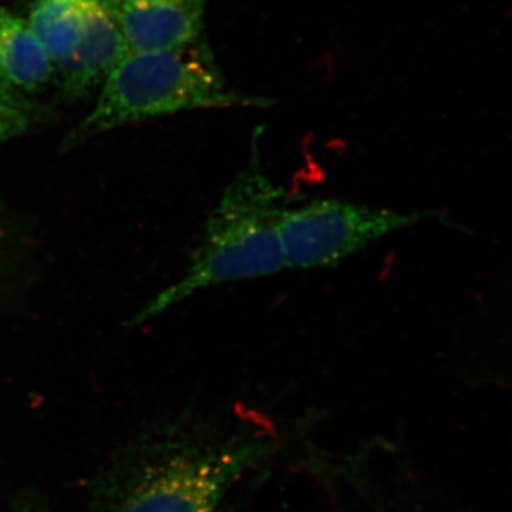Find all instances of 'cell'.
Returning <instances> with one entry per match:
<instances>
[{
	"label": "cell",
	"mask_w": 512,
	"mask_h": 512,
	"mask_svg": "<svg viewBox=\"0 0 512 512\" xmlns=\"http://www.w3.org/2000/svg\"><path fill=\"white\" fill-rule=\"evenodd\" d=\"M26 20L46 47L56 69L72 56L79 42L82 0H37Z\"/></svg>",
	"instance_id": "cell-8"
},
{
	"label": "cell",
	"mask_w": 512,
	"mask_h": 512,
	"mask_svg": "<svg viewBox=\"0 0 512 512\" xmlns=\"http://www.w3.org/2000/svg\"><path fill=\"white\" fill-rule=\"evenodd\" d=\"M433 215L431 211H399L342 198L286 205L279 220L286 271L332 268Z\"/></svg>",
	"instance_id": "cell-4"
},
{
	"label": "cell",
	"mask_w": 512,
	"mask_h": 512,
	"mask_svg": "<svg viewBox=\"0 0 512 512\" xmlns=\"http://www.w3.org/2000/svg\"><path fill=\"white\" fill-rule=\"evenodd\" d=\"M0 57L10 86L19 93L43 89L55 73L46 47L28 20L0 9Z\"/></svg>",
	"instance_id": "cell-7"
},
{
	"label": "cell",
	"mask_w": 512,
	"mask_h": 512,
	"mask_svg": "<svg viewBox=\"0 0 512 512\" xmlns=\"http://www.w3.org/2000/svg\"><path fill=\"white\" fill-rule=\"evenodd\" d=\"M123 33L128 52L190 46L204 28L205 0H101Z\"/></svg>",
	"instance_id": "cell-5"
},
{
	"label": "cell",
	"mask_w": 512,
	"mask_h": 512,
	"mask_svg": "<svg viewBox=\"0 0 512 512\" xmlns=\"http://www.w3.org/2000/svg\"><path fill=\"white\" fill-rule=\"evenodd\" d=\"M13 512H42V510L32 501H20Z\"/></svg>",
	"instance_id": "cell-11"
},
{
	"label": "cell",
	"mask_w": 512,
	"mask_h": 512,
	"mask_svg": "<svg viewBox=\"0 0 512 512\" xmlns=\"http://www.w3.org/2000/svg\"><path fill=\"white\" fill-rule=\"evenodd\" d=\"M33 121V107L0 97V146L22 136Z\"/></svg>",
	"instance_id": "cell-9"
},
{
	"label": "cell",
	"mask_w": 512,
	"mask_h": 512,
	"mask_svg": "<svg viewBox=\"0 0 512 512\" xmlns=\"http://www.w3.org/2000/svg\"><path fill=\"white\" fill-rule=\"evenodd\" d=\"M90 113L67 134L70 150L116 128L188 110L268 107L272 100L231 89L207 46L128 52L103 80Z\"/></svg>",
	"instance_id": "cell-3"
},
{
	"label": "cell",
	"mask_w": 512,
	"mask_h": 512,
	"mask_svg": "<svg viewBox=\"0 0 512 512\" xmlns=\"http://www.w3.org/2000/svg\"><path fill=\"white\" fill-rule=\"evenodd\" d=\"M264 130L252 134L247 164L225 187L205 222L200 245L184 275L148 302L133 322H147L202 291L255 281L286 271L279 220L288 192L266 173L261 156Z\"/></svg>",
	"instance_id": "cell-2"
},
{
	"label": "cell",
	"mask_w": 512,
	"mask_h": 512,
	"mask_svg": "<svg viewBox=\"0 0 512 512\" xmlns=\"http://www.w3.org/2000/svg\"><path fill=\"white\" fill-rule=\"evenodd\" d=\"M128 53L116 20L101 0H82V32L72 56L55 70L64 94L80 97L97 86Z\"/></svg>",
	"instance_id": "cell-6"
},
{
	"label": "cell",
	"mask_w": 512,
	"mask_h": 512,
	"mask_svg": "<svg viewBox=\"0 0 512 512\" xmlns=\"http://www.w3.org/2000/svg\"><path fill=\"white\" fill-rule=\"evenodd\" d=\"M0 97L5 100L16 101V103H28L22 93L16 92L8 79H6L5 70H3L2 57H0Z\"/></svg>",
	"instance_id": "cell-10"
},
{
	"label": "cell",
	"mask_w": 512,
	"mask_h": 512,
	"mask_svg": "<svg viewBox=\"0 0 512 512\" xmlns=\"http://www.w3.org/2000/svg\"><path fill=\"white\" fill-rule=\"evenodd\" d=\"M265 450L261 437H217L194 424H163L113 457L89 512H217Z\"/></svg>",
	"instance_id": "cell-1"
}]
</instances>
